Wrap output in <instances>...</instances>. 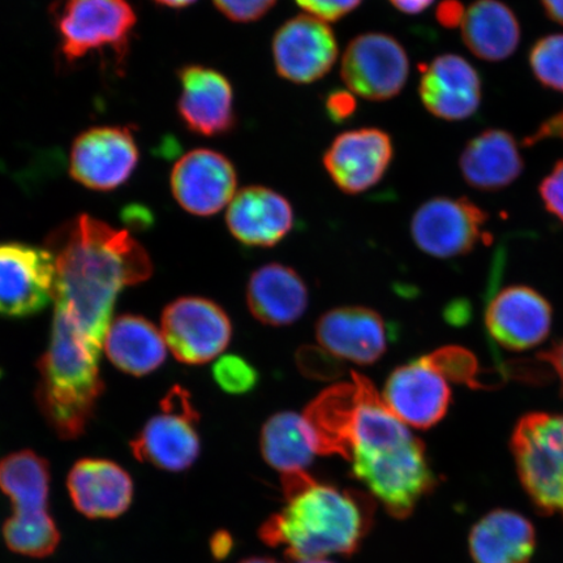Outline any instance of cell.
<instances>
[{
    "mask_svg": "<svg viewBox=\"0 0 563 563\" xmlns=\"http://www.w3.org/2000/svg\"><path fill=\"white\" fill-rule=\"evenodd\" d=\"M45 249L55 264V311L103 347L118 295L152 277L150 253L129 231L88 214L54 229Z\"/></svg>",
    "mask_w": 563,
    "mask_h": 563,
    "instance_id": "6da1fadb",
    "label": "cell"
},
{
    "mask_svg": "<svg viewBox=\"0 0 563 563\" xmlns=\"http://www.w3.org/2000/svg\"><path fill=\"white\" fill-rule=\"evenodd\" d=\"M286 504L260 527L271 548H285L288 560L305 562L355 554L375 520V498L321 484L309 473L282 477Z\"/></svg>",
    "mask_w": 563,
    "mask_h": 563,
    "instance_id": "7a4b0ae2",
    "label": "cell"
},
{
    "mask_svg": "<svg viewBox=\"0 0 563 563\" xmlns=\"http://www.w3.org/2000/svg\"><path fill=\"white\" fill-rule=\"evenodd\" d=\"M101 350L65 314L55 311L51 342L37 363L35 400L60 440L81 438L95 417L104 391Z\"/></svg>",
    "mask_w": 563,
    "mask_h": 563,
    "instance_id": "3957f363",
    "label": "cell"
},
{
    "mask_svg": "<svg viewBox=\"0 0 563 563\" xmlns=\"http://www.w3.org/2000/svg\"><path fill=\"white\" fill-rule=\"evenodd\" d=\"M350 461L356 481L398 520L410 518L439 484L424 443L413 435L393 445L355 449Z\"/></svg>",
    "mask_w": 563,
    "mask_h": 563,
    "instance_id": "277c9868",
    "label": "cell"
},
{
    "mask_svg": "<svg viewBox=\"0 0 563 563\" xmlns=\"http://www.w3.org/2000/svg\"><path fill=\"white\" fill-rule=\"evenodd\" d=\"M52 13L67 65L109 53L122 65L129 56L137 24L130 0H56Z\"/></svg>",
    "mask_w": 563,
    "mask_h": 563,
    "instance_id": "5b68a950",
    "label": "cell"
},
{
    "mask_svg": "<svg viewBox=\"0 0 563 563\" xmlns=\"http://www.w3.org/2000/svg\"><path fill=\"white\" fill-rule=\"evenodd\" d=\"M510 448L532 504L545 516L563 518V413L523 415L514 426Z\"/></svg>",
    "mask_w": 563,
    "mask_h": 563,
    "instance_id": "8992f818",
    "label": "cell"
},
{
    "mask_svg": "<svg viewBox=\"0 0 563 563\" xmlns=\"http://www.w3.org/2000/svg\"><path fill=\"white\" fill-rule=\"evenodd\" d=\"M199 420L189 393L174 386L162 400L161 412L130 442L132 455L168 473L191 468L201 452Z\"/></svg>",
    "mask_w": 563,
    "mask_h": 563,
    "instance_id": "52a82bcc",
    "label": "cell"
},
{
    "mask_svg": "<svg viewBox=\"0 0 563 563\" xmlns=\"http://www.w3.org/2000/svg\"><path fill=\"white\" fill-rule=\"evenodd\" d=\"M484 211L467 197H434L415 211L411 236L418 249L435 258H454L467 255L489 235Z\"/></svg>",
    "mask_w": 563,
    "mask_h": 563,
    "instance_id": "ba28073f",
    "label": "cell"
},
{
    "mask_svg": "<svg viewBox=\"0 0 563 563\" xmlns=\"http://www.w3.org/2000/svg\"><path fill=\"white\" fill-rule=\"evenodd\" d=\"M162 334L176 361L202 365L228 349L232 323L227 311L213 300L185 297L170 302L162 313Z\"/></svg>",
    "mask_w": 563,
    "mask_h": 563,
    "instance_id": "9c48e42d",
    "label": "cell"
},
{
    "mask_svg": "<svg viewBox=\"0 0 563 563\" xmlns=\"http://www.w3.org/2000/svg\"><path fill=\"white\" fill-rule=\"evenodd\" d=\"M139 159L135 133L130 126H93L75 139L69 153V175L93 191H114L131 179Z\"/></svg>",
    "mask_w": 563,
    "mask_h": 563,
    "instance_id": "30bf717a",
    "label": "cell"
},
{
    "mask_svg": "<svg viewBox=\"0 0 563 563\" xmlns=\"http://www.w3.org/2000/svg\"><path fill=\"white\" fill-rule=\"evenodd\" d=\"M410 60L393 35L371 32L352 40L343 54L341 77L346 87L369 101H387L404 90Z\"/></svg>",
    "mask_w": 563,
    "mask_h": 563,
    "instance_id": "8fae6325",
    "label": "cell"
},
{
    "mask_svg": "<svg viewBox=\"0 0 563 563\" xmlns=\"http://www.w3.org/2000/svg\"><path fill=\"white\" fill-rule=\"evenodd\" d=\"M55 264L51 252L19 242L0 243V317L25 319L52 301Z\"/></svg>",
    "mask_w": 563,
    "mask_h": 563,
    "instance_id": "7c38bea8",
    "label": "cell"
},
{
    "mask_svg": "<svg viewBox=\"0 0 563 563\" xmlns=\"http://www.w3.org/2000/svg\"><path fill=\"white\" fill-rule=\"evenodd\" d=\"M373 384L352 372L351 382L328 387L301 415L317 455H340L350 461L358 418Z\"/></svg>",
    "mask_w": 563,
    "mask_h": 563,
    "instance_id": "4fadbf2b",
    "label": "cell"
},
{
    "mask_svg": "<svg viewBox=\"0 0 563 563\" xmlns=\"http://www.w3.org/2000/svg\"><path fill=\"white\" fill-rule=\"evenodd\" d=\"M340 54L335 34L311 15L287 20L273 37L277 74L294 84H312L330 73Z\"/></svg>",
    "mask_w": 563,
    "mask_h": 563,
    "instance_id": "5bb4252c",
    "label": "cell"
},
{
    "mask_svg": "<svg viewBox=\"0 0 563 563\" xmlns=\"http://www.w3.org/2000/svg\"><path fill=\"white\" fill-rule=\"evenodd\" d=\"M176 202L194 216H214L236 195L238 174L224 154L211 150L188 152L172 172Z\"/></svg>",
    "mask_w": 563,
    "mask_h": 563,
    "instance_id": "9a60e30c",
    "label": "cell"
},
{
    "mask_svg": "<svg viewBox=\"0 0 563 563\" xmlns=\"http://www.w3.org/2000/svg\"><path fill=\"white\" fill-rule=\"evenodd\" d=\"M553 309L532 287L503 288L485 309V327L493 341L506 350L526 351L539 346L551 333Z\"/></svg>",
    "mask_w": 563,
    "mask_h": 563,
    "instance_id": "2e32d148",
    "label": "cell"
},
{
    "mask_svg": "<svg viewBox=\"0 0 563 563\" xmlns=\"http://www.w3.org/2000/svg\"><path fill=\"white\" fill-rule=\"evenodd\" d=\"M383 399L405 426L429 429L446 417L452 389L448 379L422 356L391 373Z\"/></svg>",
    "mask_w": 563,
    "mask_h": 563,
    "instance_id": "e0dca14e",
    "label": "cell"
},
{
    "mask_svg": "<svg viewBox=\"0 0 563 563\" xmlns=\"http://www.w3.org/2000/svg\"><path fill=\"white\" fill-rule=\"evenodd\" d=\"M394 156L393 141L378 129L341 133L323 154V166L334 185L347 195H358L383 180Z\"/></svg>",
    "mask_w": 563,
    "mask_h": 563,
    "instance_id": "ac0fdd59",
    "label": "cell"
},
{
    "mask_svg": "<svg viewBox=\"0 0 563 563\" xmlns=\"http://www.w3.org/2000/svg\"><path fill=\"white\" fill-rule=\"evenodd\" d=\"M181 122L196 135L220 137L236 126L234 90L228 77L217 69L187 65L178 73Z\"/></svg>",
    "mask_w": 563,
    "mask_h": 563,
    "instance_id": "d6986e66",
    "label": "cell"
},
{
    "mask_svg": "<svg viewBox=\"0 0 563 563\" xmlns=\"http://www.w3.org/2000/svg\"><path fill=\"white\" fill-rule=\"evenodd\" d=\"M419 95L435 118L460 122L481 108L483 81L477 69L456 54H442L422 70Z\"/></svg>",
    "mask_w": 563,
    "mask_h": 563,
    "instance_id": "ffe728a7",
    "label": "cell"
},
{
    "mask_svg": "<svg viewBox=\"0 0 563 563\" xmlns=\"http://www.w3.org/2000/svg\"><path fill=\"white\" fill-rule=\"evenodd\" d=\"M67 489L75 509L88 519H117L129 511L135 485L118 463L82 457L70 468Z\"/></svg>",
    "mask_w": 563,
    "mask_h": 563,
    "instance_id": "44dd1931",
    "label": "cell"
},
{
    "mask_svg": "<svg viewBox=\"0 0 563 563\" xmlns=\"http://www.w3.org/2000/svg\"><path fill=\"white\" fill-rule=\"evenodd\" d=\"M316 336L330 354L358 365L378 362L389 344L382 314L365 307H340L322 314Z\"/></svg>",
    "mask_w": 563,
    "mask_h": 563,
    "instance_id": "7402d4cb",
    "label": "cell"
},
{
    "mask_svg": "<svg viewBox=\"0 0 563 563\" xmlns=\"http://www.w3.org/2000/svg\"><path fill=\"white\" fill-rule=\"evenodd\" d=\"M294 209L274 189L251 186L236 192L230 202L227 223L231 235L246 246L271 249L294 228Z\"/></svg>",
    "mask_w": 563,
    "mask_h": 563,
    "instance_id": "603a6c76",
    "label": "cell"
},
{
    "mask_svg": "<svg viewBox=\"0 0 563 563\" xmlns=\"http://www.w3.org/2000/svg\"><path fill=\"white\" fill-rule=\"evenodd\" d=\"M460 168L470 187L484 192L508 188L525 170L520 146L510 132L485 130L471 139L461 153Z\"/></svg>",
    "mask_w": 563,
    "mask_h": 563,
    "instance_id": "cb8c5ba5",
    "label": "cell"
},
{
    "mask_svg": "<svg viewBox=\"0 0 563 563\" xmlns=\"http://www.w3.org/2000/svg\"><path fill=\"white\" fill-rule=\"evenodd\" d=\"M246 306L255 319L269 327L297 322L308 307V287L292 267L272 263L252 274L246 285Z\"/></svg>",
    "mask_w": 563,
    "mask_h": 563,
    "instance_id": "d4e9b609",
    "label": "cell"
},
{
    "mask_svg": "<svg viewBox=\"0 0 563 563\" xmlns=\"http://www.w3.org/2000/svg\"><path fill=\"white\" fill-rule=\"evenodd\" d=\"M468 545L475 563H528L537 547V532L520 514L495 510L473 527Z\"/></svg>",
    "mask_w": 563,
    "mask_h": 563,
    "instance_id": "484cf974",
    "label": "cell"
},
{
    "mask_svg": "<svg viewBox=\"0 0 563 563\" xmlns=\"http://www.w3.org/2000/svg\"><path fill=\"white\" fill-rule=\"evenodd\" d=\"M103 349L109 361L126 375L143 377L165 363L164 334L143 316L122 314L112 320Z\"/></svg>",
    "mask_w": 563,
    "mask_h": 563,
    "instance_id": "4316f807",
    "label": "cell"
},
{
    "mask_svg": "<svg viewBox=\"0 0 563 563\" xmlns=\"http://www.w3.org/2000/svg\"><path fill=\"white\" fill-rule=\"evenodd\" d=\"M461 26L468 51L492 63L510 58L522 35L516 13L501 0H476L464 13Z\"/></svg>",
    "mask_w": 563,
    "mask_h": 563,
    "instance_id": "83f0119b",
    "label": "cell"
},
{
    "mask_svg": "<svg viewBox=\"0 0 563 563\" xmlns=\"http://www.w3.org/2000/svg\"><path fill=\"white\" fill-rule=\"evenodd\" d=\"M51 464L33 450H20L0 460V490L10 498L13 519L51 517Z\"/></svg>",
    "mask_w": 563,
    "mask_h": 563,
    "instance_id": "f1b7e54d",
    "label": "cell"
},
{
    "mask_svg": "<svg viewBox=\"0 0 563 563\" xmlns=\"http://www.w3.org/2000/svg\"><path fill=\"white\" fill-rule=\"evenodd\" d=\"M262 454L280 477L307 473L314 461L302 417L295 412H278L267 420L260 439Z\"/></svg>",
    "mask_w": 563,
    "mask_h": 563,
    "instance_id": "f546056e",
    "label": "cell"
},
{
    "mask_svg": "<svg viewBox=\"0 0 563 563\" xmlns=\"http://www.w3.org/2000/svg\"><path fill=\"white\" fill-rule=\"evenodd\" d=\"M3 539L11 552L31 559H46L60 544V531L53 517L38 520L7 518Z\"/></svg>",
    "mask_w": 563,
    "mask_h": 563,
    "instance_id": "4dcf8cb0",
    "label": "cell"
},
{
    "mask_svg": "<svg viewBox=\"0 0 563 563\" xmlns=\"http://www.w3.org/2000/svg\"><path fill=\"white\" fill-rule=\"evenodd\" d=\"M528 63L541 86L563 93V33L548 34L534 42Z\"/></svg>",
    "mask_w": 563,
    "mask_h": 563,
    "instance_id": "1f68e13d",
    "label": "cell"
},
{
    "mask_svg": "<svg viewBox=\"0 0 563 563\" xmlns=\"http://www.w3.org/2000/svg\"><path fill=\"white\" fill-rule=\"evenodd\" d=\"M213 378L223 391L242 396L255 389L260 376L256 368L242 356L224 355L214 363Z\"/></svg>",
    "mask_w": 563,
    "mask_h": 563,
    "instance_id": "d6a6232c",
    "label": "cell"
},
{
    "mask_svg": "<svg viewBox=\"0 0 563 563\" xmlns=\"http://www.w3.org/2000/svg\"><path fill=\"white\" fill-rule=\"evenodd\" d=\"M426 357L446 379L468 386L481 385L477 382L478 365L470 351L454 346L443 347Z\"/></svg>",
    "mask_w": 563,
    "mask_h": 563,
    "instance_id": "836d02e7",
    "label": "cell"
},
{
    "mask_svg": "<svg viewBox=\"0 0 563 563\" xmlns=\"http://www.w3.org/2000/svg\"><path fill=\"white\" fill-rule=\"evenodd\" d=\"M297 361L302 375L316 379H333L343 373L341 358L325 349L302 347L298 352Z\"/></svg>",
    "mask_w": 563,
    "mask_h": 563,
    "instance_id": "e575fe53",
    "label": "cell"
},
{
    "mask_svg": "<svg viewBox=\"0 0 563 563\" xmlns=\"http://www.w3.org/2000/svg\"><path fill=\"white\" fill-rule=\"evenodd\" d=\"M213 3L234 23H255L276 5L277 0H213Z\"/></svg>",
    "mask_w": 563,
    "mask_h": 563,
    "instance_id": "d590c367",
    "label": "cell"
},
{
    "mask_svg": "<svg viewBox=\"0 0 563 563\" xmlns=\"http://www.w3.org/2000/svg\"><path fill=\"white\" fill-rule=\"evenodd\" d=\"M539 194L548 213L563 223V158L541 180Z\"/></svg>",
    "mask_w": 563,
    "mask_h": 563,
    "instance_id": "8d00e7d4",
    "label": "cell"
},
{
    "mask_svg": "<svg viewBox=\"0 0 563 563\" xmlns=\"http://www.w3.org/2000/svg\"><path fill=\"white\" fill-rule=\"evenodd\" d=\"M308 15L322 21H338L355 11L363 0H295Z\"/></svg>",
    "mask_w": 563,
    "mask_h": 563,
    "instance_id": "74e56055",
    "label": "cell"
},
{
    "mask_svg": "<svg viewBox=\"0 0 563 563\" xmlns=\"http://www.w3.org/2000/svg\"><path fill=\"white\" fill-rule=\"evenodd\" d=\"M325 111L332 122L341 124L347 122L356 112V98L350 90L335 89L325 97Z\"/></svg>",
    "mask_w": 563,
    "mask_h": 563,
    "instance_id": "f35d334b",
    "label": "cell"
},
{
    "mask_svg": "<svg viewBox=\"0 0 563 563\" xmlns=\"http://www.w3.org/2000/svg\"><path fill=\"white\" fill-rule=\"evenodd\" d=\"M552 139L563 141V109L545 119L532 135L523 140V145L531 147Z\"/></svg>",
    "mask_w": 563,
    "mask_h": 563,
    "instance_id": "ab89813d",
    "label": "cell"
},
{
    "mask_svg": "<svg viewBox=\"0 0 563 563\" xmlns=\"http://www.w3.org/2000/svg\"><path fill=\"white\" fill-rule=\"evenodd\" d=\"M464 13L466 11L460 0H443L435 12V18L442 26L456 27L462 24Z\"/></svg>",
    "mask_w": 563,
    "mask_h": 563,
    "instance_id": "60d3db41",
    "label": "cell"
},
{
    "mask_svg": "<svg viewBox=\"0 0 563 563\" xmlns=\"http://www.w3.org/2000/svg\"><path fill=\"white\" fill-rule=\"evenodd\" d=\"M234 541L228 531H218L210 539V551L217 560L227 559Z\"/></svg>",
    "mask_w": 563,
    "mask_h": 563,
    "instance_id": "b9f144b4",
    "label": "cell"
},
{
    "mask_svg": "<svg viewBox=\"0 0 563 563\" xmlns=\"http://www.w3.org/2000/svg\"><path fill=\"white\" fill-rule=\"evenodd\" d=\"M539 357L547 364L552 365L555 375L560 377L563 385V340L555 343L552 349L543 352V354H540Z\"/></svg>",
    "mask_w": 563,
    "mask_h": 563,
    "instance_id": "7bdbcfd3",
    "label": "cell"
},
{
    "mask_svg": "<svg viewBox=\"0 0 563 563\" xmlns=\"http://www.w3.org/2000/svg\"><path fill=\"white\" fill-rule=\"evenodd\" d=\"M389 2L407 15H418L431 7L434 0H389Z\"/></svg>",
    "mask_w": 563,
    "mask_h": 563,
    "instance_id": "ee69618b",
    "label": "cell"
},
{
    "mask_svg": "<svg viewBox=\"0 0 563 563\" xmlns=\"http://www.w3.org/2000/svg\"><path fill=\"white\" fill-rule=\"evenodd\" d=\"M547 16L563 26V0H541Z\"/></svg>",
    "mask_w": 563,
    "mask_h": 563,
    "instance_id": "f6af8a7d",
    "label": "cell"
},
{
    "mask_svg": "<svg viewBox=\"0 0 563 563\" xmlns=\"http://www.w3.org/2000/svg\"><path fill=\"white\" fill-rule=\"evenodd\" d=\"M154 2L168 7V9H186V7L194 4L196 0H154Z\"/></svg>",
    "mask_w": 563,
    "mask_h": 563,
    "instance_id": "bcb514c9",
    "label": "cell"
},
{
    "mask_svg": "<svg viewBox=\"0 0 563 563\" xmlns=\"http://www.w3.org/2000/svg\"><path fill=\"white\" fill-rule=\"evenodd\" d=\"M239 563H280L277 560L271 559V558H249L244 559Z\"/></svg>",
    "mask_w": 563,
    "mask_h": 563,
    "instance_id": "7dc6e473",
    "label": "cell"
},
{
    "mask_svg": "<svg viewBox=\"0 0 563 563\" xmlns=\"http://www.w3.org/2000/svg\"><path fill=\"white\" fill-rule=\"evenodd\" d=\"M299 563H334V562L329 561L328 559H319V560H309V561L299 562Z\"/></svg>",
    "mask_w": 563,
    "mask_h": 563,
    "instance_id": "c3c4849f",
    "label": "cell"
}]
</instances>
